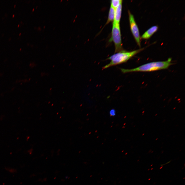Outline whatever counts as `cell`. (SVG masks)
<instances>
[{
    "label": "cell",
    "mask_w": 185,
    "mask_h": 185,
    "mask_svg": "<svg viewBox=\"0 0 185 185\" xmlns=\"http://www.w3.org/2000/svg\"><path fill=\"white\" fill-rule=\"evenodd\" d=\"M171 58H169L165 61L150 62L134 68H121V69L123 73H125L134 72H150L165 69L172 64L171 62Z\"/></svg>",
    "instance_id": "6da1fadb"
},
{
    "label": "cell",
    "mask_w": 185,
    "mask_h": 185,
    "mask_svg": "<svg viewBox=\"0 0 185 185\" xmlns=\"http://www.w3.org/2000/svg\"><path fill=\"white\" fill-rule=\"evenodd\" d=\"M143 49L144 48H141L130 52L122 50L117 52L107 59L110 60L111 61L109 63L104 66L103 69L125 62Z\"/></svg>",
    "instance_id": "7a4b0ae2"
},
{
    "label": "cell",
    "mask_w": 185,
    "mask_h": 185,
    "mask_svg": "<svg viewBox=\"0 0 185 185\" xmlns=\"http://www.w3.org/2000/svg\"><path fill=\"white\" fill-rule=\"evenodd\" d=\"M114 43L115 48V52L122 51L121 34L119 23L113 21L112 31V36L110 39Z\"/></svg>",
    "instance_id": "3957f363"
},
{
    "label": "cell",
    "mask_w": 185,
    "mask_h": 185,
    "mask_svg": "<svg viewBox=\"0 0 185 185\" xmlns=\"http://www.w3.org/2000/svg\"><path fill=\"white\" fill-rule=\"evenodd\" d=\"M130 26L131 31L138 45L141 47L140 37L138 26L133 15L129 10L128 11Z\"/></svg>",
    "instance_id": "277c9868"
},
{
    "label": "cell",
    "mask_w": 185,
    "mask_h": 185,
    "mask_svg": "<svg viewBox=\"0 0 185 185\" xmlns=\"http://www.w3.org/2000/svg\"><path fill=\"white\" fill-rule=\"evenodd\" d=\"M158 27L157 26L151 27L146 31L142 36L143 39H147L149 38L158 30Z\"/></svg>",
    "instance_id": "5b68a950"
},
{
    "label": "cell",
    "mask_w": 185,
    "mask_h": 185,
    "mask_svg": "<svg viewBox=\"0 0 185 185\" xmlns=\"http://www.w3.org/2000/svg\"><path fill=\"white\" fill-rule=\"evenodd\" d=\"M122 3L115 9V17L114 21L116 22L119 23L122 11Z\"/></svg>",
    "instance_id": "8992f818"
},
{
    "label": "cell",
    "mask_w": 185,
    "mask_h": 185,
    "mask_svg": "<svg viewBox=\"0 0 185 185\" xmlns=\"http://www.w3.org/2000/svg\"><path fill=\"white\" fill-rule=\"evenodd\" d=\"M115 9L110 6L108 17L106 24H107L111 22L114 21L115 17Z\"/></svg>",
    "instance_id": "52a82bcc"
},
{
    "label": "cell",
    "mask_w": 185,
    "mask_h": 185,
    "mask_svg": "<svg viewBox=\"0 0 185 185\" xmlns=\"http://www.w3.org/2000/svg\"><path fill=\"white\" fill-rule=\"evenodd\" d=\"M122 0H112L111 1V6L115 9L119 5L122 3Z\"/></svg>",
    "instance_id": "ba28073f"
},
{
    "label": "cell",
    "mask_w": 185,
    "mask_h": 185,
    "mask_svg": "<svg viewBox=\"0 0 185 185\" xmlns=\"http://www.w3.org/2000/svg\"><path fill=\"white\" fill-rule=\"evenodd\" d=\"M5 169L6 171L11 173H14L17 172L16 169L14 168L10 167H6Z\"/></svg>",
    "instance_id": "9c48e42d"
},
{
    "label": "cell",
    "mask_w": 185,
    "mask_h": 185,
    "mask_svg": "<svg viewBox=\"0 0 185 185\" xmlns=\"http://www.w3.org/2000/svg\"><path fill=\"white\" fill-rule=\"evenodd\" d=\"M110 114L111 115V116H114L115 115V110H114L113 109L111 110L110 112Z\"/></svg>",
    "instance_id": "30bf717a"
},
{
    "label": "cell",
    "mask_w": 185,
    "mask_h": 185,
    "mask_svg": "<svg viewBox=\"0 0 185 185\" xmlns=\"http://www.w3.org/2000/svg\"><path fill=\"white\" fill-rule=\"evenodd\" d=\"M34 8H33V10H32L33 11H34Z\"/></svg>",
    "instance_id": "8fae6325"
},
{
    "label": "cell",
    "mask_w": 185,
    "mask_h": 185,
    "mask_svg": "<svg viewBox=\"0 0 185 185\" xmlns=\"http://www.w3.org/2000/svg\"><path fill=\"white\" fill-rule=\"evenodd\" d=\"M45 26H44V28H45Z\"/></svg>",
    "instance_id": "7c38bea8"
},
{
    "label": "cell",
    "mask_w": 185,
    "mask_h": 185,
    "mask_svg": "<svg viewBox=\"0 0 185 185\" xmlns=\"http://www.w3.org/2000/svg\"><path fill=\"white\" fill-rule=\"evenodd\" d=\"M14 15H13V16H14Z\"/></svg>",
    "instance_id": "4fadbf2b"
},
{
    "label": "cell",
    "mask_w": 185,
    "mask_h": 185,
    "mask_svg": "<svg viewBox=\"0 0 185 185\" xmlns=\"http://www.w3.org/2000/svg\"><path fill=\"white\" fill-rule=\"evenodd\" d=\"M37 7H38V6H37L36 7V8H37Z\"/></svg>",
    "instance_id": "5bb4252c"
},
{
    "label": "cell",
    "mask_w": 185,
    "mask_h": 185,
    "mask_svg": "<svg viewBox=\"0 0 185 185\" xmlns=\"http://www.w3.org/2000/svg\"><path fill=\"white\" fill-rule=\"evenodd\" d=\"M19 25L18 24V26H19Z\"/></svg>",
    "instance_id": "9a60e30c"
},
{
    "label": "cell",
    "mask_w": 185,
    "mask_h": 185,
    "mask_svg": "<svg viewBox=\"0 0 185 185\" xmlns=\"http://www.w3.org/2000/svg\"><path fill=\"white\" fill-rule=\"evenodd\" d=\"M21 34V33H20V34H19V35H20Z\"/></svg>",
    "instance_id": "2e32d148"
},
{
    "label": "cell",
    "mask_w": 185,
    "mask_h": 185,
    "mask_svg": "<svg viewBox=\"0 0 185 185\" xmlns=\"http://www.w3.org/2000/svg\"><path fill=\"white\" fill-rule=\"evenodd\" d=\"M14 6L15 7V5Z\"/></svg>",
    "instance_id": "e0dca14e"
},
{
    "label": "cell",
    "mask_w": 185,
    "mask_h": 185,
    "mask_svg": "<svg viewBox=\"0 0 185 185\" xmlns=\"http://www.w3.org/2000/svg\"><path fill=\"white\" fill-rule=\"evenodd\" d=\"M75 20H74L73 21V22L75 21Z\"/></svg>",
    "instance_id": "ac0fdd59"
},
{
    "label": "cell",
    "mask_w": 185,
    "mask_h": 185,
    "mask_svg": "<svg viewBox=\"0 0 185 185\" xmlns=\"http://www.w3.org/2000/svg\"><path fill=\"white\" fill-rule=\"evenodd\" d=\"M62 1V0H61V2Z\"/></svg>",
    "instance_id": "d6986e66"
}]
</instances>
